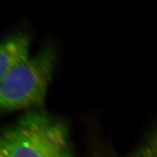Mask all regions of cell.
Wrapping results in <instances>:
<instances>
[{
	"instance_id": "6da1fadb",
	"label": "cell",
	"mask_w": 157,
	"mask_h": 157,
	"mask_svg": "<svg viewBox=\"0 0 157 157\" xmlns=\"http://www.w3.org/2000/svg\"><path fill=\"white\" fill-rule=\"evenodd\" d=\"M0 150L6 157H76L66 125L40 111L0 130Z\"/></svg>"
},
{
	"instance_id": "7a4b0ae2",
	"label": "cell",
	"mask_w": 157,
	"mask_h": 157,
	"mask_svg": "<svg viewBox=\"0 0 157 157\" xmlns=\"http://www.w3.org/2000/svg\"><path fill=\"white\" fill-rule=\"evenodd\" d=\"M56 62L52 48L46 47L14 67L0 82V113L42 104Z\"/></svg>"
},
{
	"instance_id": "3957f363",
	"label": "cell",
	"mask_w": 157,
	"mask_h": 157,
	"mask_svg": "<svg viewBox=\"0 0 157 157\" xmlns=\"http://www.w3.org/2000/svg\"><path fill=\"white\" fill-rule=\"evenodd\" d=\"M30 40L19 33L0 42V82L17 64L29 57Z\"/></svg>"
},
{
	"instance_id": "277c9868",
	"label": "cell",
	"mask_w": 157,
	"mask_h": 157,
	"mask_svg": "<svg viewBox=\"0 0 157 157\" xmlns=\"http://www.w3.org/2000/svg\"><path fill=\"white\" fill-rule=\"evenodd\" d=\"M141 157H157V126L140 150Z\"/></svg>"
},
{
	"instance_id": "5b68a950",
	"label": "cell",
	"mask_w": 157,
	"mask_h": 157,
	"mask_svg": "<svg viewBox=\"0 0 157 157\" xmlns=\"http://www.w3.org/2000/svg\"><path fill=\"white\" fill-rule=\"evenodd\" d=\"M0 157H6V155H5L1 150H0Z\"/></svg>"
}]
</instances>
